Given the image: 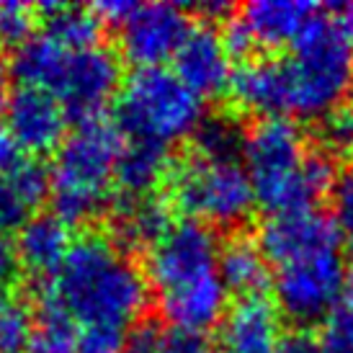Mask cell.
Instances as JSON below:
<instances>
[{
	"mask_svg": "<svg viewBox=\"0 0 353 353\" xmlns=\"http://www.w3.org/2000/svg\"><path fill=\"white\" fill-rule=\"evenodd\" d=\"M134 6H137V3H127V0H103V3L90 6V10L96 13V19H99L101 23H117V26H121Z\"/></svg>",
	"mask_w": 353,
	"mask_h": 353,
	"instance_id": "cell-34",
	"label": "cell"
},
{
	"mask_svg": "<svg viewBox=\"0 0 353 353\" xmlns=\"http://www.w3.org/2000/svg\"><path fill=\"white\" fill-rule=\"evenodd\" d=\"M191 29V16L176 3L134 6L119 26L121 54L137 68H163V62L176 57Z\"/></svg>",
	"mask_w": 353,
	"mask_h": 353,
	"instance_id": "cell-11",
	"label": "cell"
},
{
	"mask_svg": "<svg viewBox=\"0 0 353 353\" xmlns=\"http://www.w3.org/2000/svg\"><path fill=\"white\" fill-rule=\"evenodd\" d=\"M219 276L227 292L240 299H255L271 286V263L258 240L235 235L219 248Z\"/></svg>",
	"mask_w": 353,
	"mask_h": 353,
	"instance_id": "cell-18",
	"label": "cell"
},
{
	"mask_svg": "<svg viewBox=\"0 0 353 353\" xmlns=\"http://www.w3.org/2000/svg\"><path fill=\"white\" fill-rule=\"evenodd\" d=\"M170 201L186 219L206 227H235L255 204L243 160H209L196 152L176 160L168 173Z\"/></svg>",
	"mask_w": 353,
	"mask_h": 353,
	"instance_id": "cell-9",
	"label": "cell"
},
{
	"mask_svg": "<svg viewBox=\"0 0 353 353\" xmlns=\"http://www.w3.org/2000/svg\"><path fill=\"white\" fill-rule=\"evenodd\" d=\"M276 353H320V343L307 327H294L289 333H281Z\"/></svg>",
	"mask_w": 353,
	"mask_h": 353,
	"instance_id": "cell-33",
	"label": "cell"
},
{
	"mask_svg": "<svg viewBox=\"0 0 353 353\" xmlns=\"http://www.w3.org/2000/svg\"><path fill=\"white\" fill-rule=\"evenodd\" d=\"M320 353H353V299H345L323 320Z\"/></svg>",
	"mask_w": 353,
	"mask_h": 353,
	"instance_id": "cell-27",
	"label": "cell"
},
{
	"mask_svg": "<svg viewBox=\"0 0 353 353\" xmlns=\"http://www.w3.org/2000/svg\"><path fill=\"white\" fill-rule=\"evenodd\" d=\"M10 72L26 88H39L65 108L68 119L88 121L121 90V62L114 52L99 44L88 50H72L52 39L44 31H34L13 52Z\"/></svg>",
	"mask_w": 353,
	"mask_h": 353,
	"instance_id": "cell-5",
	"label": "cell"
},
{
	"mask_svg": "<svg viewBox=\"0 0 353 353\" xmlns=\"http://www.w3.org/2000/svg\"><path fill=\"white\" fill-rule=\"evenodd\" d=\"M320 150L327 155H351L353 152V103L333 108L320 119Z\"/></svg>",
	"mask_w": 353,
	"mask_h": 353,
	"instance_id": "cell-25",
	"label": "cell"
},
{
	"mask_svg": "<svg viewBox=\"0 0 353 353\" xmlns=\"http://www.w3.org/2000/svg\"><path fill=\"white\" fill-rule=\"evenodd\" d=\"M258 245L268 258L276 307L299 325L325 320L345 294L343 240L330 216L312 212L271 214Z\"/></svg>",
	"mask_w": 353,
	"mask_h": 353,
	"instance_id": "cell-1",
	"label": "cell"
},
{
	"mask_svg": "<svg viewBox=\"0 0 353 353\" xmlns=\"http://www.w3.org/2000/svg\"><path fill=\"white\" fill-rule=\"evenodd\" d=\"M29 160H34V157L26 155L19 142L10 137L8 129L0 124V173H13V170L26 165Z\"/></svg>",
	"mask_w": 353,
	"mask_h": 353,
	"instance_id": "cell-32",
	"label": "cell"
},
{
	"mask_svg": "<svg viewBox=\"0 0 353 353\" xmlns=\"http://www.w3.org/2000/svg\"><path fill=\"white\" fill-rule=\"evenodd\" d=\"M338 26L343 29L345 39L353 44V3H343V6H338Z\"/></svg>",
	"mask_w": 353,
	"mask_h": 353,
	"instance_id": "cell-36",
	"label": "cell"
},
{
	"mask_svg": "<svg viewBox=\"0 0 353 353\" xmlns=\"http://www.w3.org/2000/svg\"><path fill=\"white\" fill-rule=\"evenodd\" d=\"M173 225L170 209L157 196H117L114 201V243L121 250L155 245Z\"/></svg>",
	"mask_w": 353,
	"mask_h": 353,
	"instance_id": "cell-17",
	"label": "cell"
},
{
	"mask_svg": "<svg viewBox=\"0 0 353 353\" xmlns=\"http://www.w3.org/2000/svg\"><path fill=\"white\" fill-rule=\"evenodd\" d=\"M47 196L50 173L37 160L13 173H0V235L8 237V232L21 230Z\"/></svg>",
	"mask_w": 353,
	"mask_h": 353,
	"instance_id": "cell-19",
	"label": "cell"
},
{
	"mask_svg": "<svg viewBox=\"0 0 353 353\" xmlns=\"http://www.w3.org/2000/svg\"><path fill=\"white\" fill-rule=\"evenodd\" d=\"M41 299L57 304L78 327L127 330L150 299L145 271L127 250L101 235L75 240L65 263L44 281Z\"/></svg>",
	"mask_w": 353,
	"mask_h": 353,
	"instance_id": "cell-2",
	"label": "cell"
},
{
	"mask_svg": "<svg viewBox=\"0 0 353 353\" xmlns=\"http://www.w3.org/2000/svg\"><path fill=\"white\" fill-rule=\"evenodd\" d=\"M21 276V261L16 253V243H10L8 237L0 235V299L13 292V286L19 284Z\"/></svg>",
	"mask_w": 353,
	"mask_h": 353,
	"instance_id": "cell-31",
	"label": "cell"
},
{
	"mask_svg": "<svg viewBox=\"0 0 353 353\" xmlns=\"http://www.w3.org/2000/svg\"><path fill=\"white\" fill-rule=\"evenodd\" d=\"M230 57L232 54L227 52L222 34H216L212 26H194L173 57V72L204 101L230 88Z\"/></svg>",
	"mask_w": 353,
	"mask_h": 353,
	"instance_id": "cell-13",
	"label": "cell"
},
{
	"mask_svg": "<svg viewBox=\"0 0 353 353\" xmlns=\"http://www.w3.org/2000/svg\"><path fill=\"white\" fill-rule=\"evenodd\" d=\"M8 85H10V68L8 62L3 59V54H0V111L8 103V96H10Z\"/></svg>",
	"mask_w": 353,
	"mask_h": 353,
	"instance_id": "cell-37",
	"label": "cell"
},
{
	"mask_svg": "<svg viewBox=\"0 0 353 353\" xmlns=\"http://www.w3.org/2000/svg\"><path fill=\"white\" fill-rule=\"evenodd\" d=\"M72 230L54 214H34L19 230L16 253L21 265L31 271L37 279L50 281L57 268L65 263L72 248Z\"/></svg>",
	"mask_w": 353,
	"mask_h": 353,
	"instance_id": "cell-16",
	"label": "cell"
},
{
	"mask_svg": "<svg viewBox=\"0 0 353 353\" xmlns=\"http://www.w3.org/2000/svg\"><path fill=\"white\" fill-rule=\"evenodd\" d=\"M152 353H214V348L209 345L204 335L183 333V330H160Z\"/></svg>",
	"mask_w": 353,
	"mask_h": 353,
	"instance_id": "cell-30",
	"label": "cell"
},
{
	"mask_svg": "<svg viewBox=\"0 0 353 353\" xmlns=\"http://www.w3.org/2000/svg\"><path fill=\"white\" fill-rule=\"evenodd\" d=\"M37 330V314L26 299L8 294L0 299V353H26Z\"/></svg>",
	"mask_w": 353,
	"mask_h": 353,
	"instance_id": "cell-24",
	"label": "cell"
},
{
	"mask_svg": "<svg viewBox=\"0 0 353 353\" xmlns=\"http://www.w3.org/2000/svg\"><path fill=\"white\" fill-rule=\"evenodd\" d=\"M204 101L168 68H137L117 96V127L127 139L170 148L194 137Z\"/></svg>",
	"mask_w": 353,
	"mask_h": 353,
	"instance_id": "cell-8",
	"label": "cell"
},
{
	"mask_svg": "<svg viewBox=\"0 0 353 353\" xmlns=\"http://www.w3.org/2000/svg\"><path fill=\"white\" fill-rule=\"evenodd\" d=\"M150 292L173 330L204 335L225 320L227 292L219 276V243L212 227L183 219L148 250Z\"/></svg>",
	"mask_w": 353,
	"mask_h": 353,
	"instance_id": "cell-3",
	"label": "cell"
},
{
	"mask_svg": "<svg viewBox=\"0 0 353 353\" xmlns=\"http://www.w3.org/2000/svg\"><path fill=\"white\" fill-rule=\"evenodd\" d=\"M320 13L323 6L304 0H255L227 19L222 39L230 54L248 59L253 50L292 47Z\"/></svg>",
	"mask_w": 353,
	"mask_h": 353,
	"instance_id": "cell-10",
	"label": "cell"
},
{
	"mask_svg": "<svg viewBox=\"0 0 353 353\" xmlns=\"http://www.w3.org/2000/svg\"><path fill=\"white\" fill-rule=\"evenodd\" d=\"M327 199H330V222L335 225L341 240L353 245V163L335 173Z\"/></svg>",
	"mask_w": 353,
	"mask_h": 353,
	"instance_id": "cell-26",
	"label": "cell"
},
{
	"mask_svg": "<svg viewBox=\"0 0 353 353\" xmlns=\"http://www.w3.org/2000/svg\"><path fill=\"white\" fill-rule=\"evenodd\" d=\"M124 134L103 117L78 121L62 139L50 170L52 214L65 225H83L106 209Z\"/></svg>",
	"mask_w": 353,
	"mask_h": 353,
	"instance_id": "cell-6",
	"label": "cell"
},
{
	"mask_svg": "<svg viewBox=\"0 0 353 353\" xmlns=\"http://www.w3.org/2000/svg\"><path fill=\"white\" fill-rule=\"evenodd\" d=\"M170 165V152L163 145L124 139L114 173L119 196H152V191L168 181Z\"/></svg>",
	"mask_w": 353,
	"mask_h": 353,
	"instance_id": "cell-20",
	"label": "cell"
},
{
	"mask_svg": "<svg viewBox=\"0 0 353 353\" xmlns=\"http://www.w3.org/2000/svg\"><path fill=\"white\" fill-rule=\"evenodd\" d=\"M127 330L114 327H78L75 353H121L127 345Z\"/></svg>",
	"mask_w": 353,
	"mask_h": 353,
	"instance_id": "cell-29",
	"label": "cell"
},
{
	"mask_svg": "<svg viewBox=\"0 0 353 353\" xmlns=\"http://www.w3.org/2000/svg\"><path fill=\"white\" fill-rule=\"evenodd\" d=\"M3 114V127L8 129L10 137L19 142L29 157L54 152L62 145V139L68 137L65 108L59 106L57 99L39 88H16L8 96Z\"/></svg>",
	"mask_w": 353,
	"mask_h": 353,
	"instance_id": "cell-12",
	"label": "cell"
},
{
	"mask_svg": "<svg viewBox=\"0 0 353 353\" xmlns=\"http://www.w3.org/2000/svg\"><path fill=\"white\" fill-rule=\"evenodd\" d=\"M194 10H196L199 16H204L206 21H227V16L232 13V6L222 3V0H214V3H199V6H194Z\"/></svg>",
	"mask_w": 353,
	"mask_h": 353,
	"instance_id": "cell-35",
	"label": "cell"
},
{
	"mask_svg": "<svg viewBox=\"0 0 353 353\" xmlns=\"http://www.w3.org/2000/svg\"><path fill=\"white\" fill-rule=\"evenodd\" d=\"M279 338L276 304L265 296L240 299L219 323L214 353H276Z\"/></svg>",
	"mask_w": 353,
	"mask_h": 353,
	"instance_id": "cell-14",
	"label": "cell"
},
{
	"mask_svg": "<svg viewBox=\"0 0 353 353\" xmlns=\"http://www.w3.org/2000/svg\"><path fill=\"white\" fill-rule=\"evenodd\" d=\"M37 13L41 16L44 34L57 39L65 47L72 50H88L101 44V23L90 8L78 6H59V3H44L37 6Z\"/></svg>",
	"mask_w": 353,
	"mask_h": 353,
	"instance_id": "cell-21",
	"label": "cell"
},
{
	"mask_svg": "<svg viewBox=\"0 0 353 353\" xmlns=\"http://www.w3.org/2000/svg\"><path fill=\"white\" fill-rule=\"evenodd\" d=\"M230 96L243 111L268 117H286L281 57H248L232 72Z\"/></svg>",
	"mask_w": 353,
	"mask_h": 353,
	"instance_id": "cell-15",
	"label": "cell"
},
{
	"mask_svg": "<svg viewBox=\"0 0 353 353\" xmlns=\"http://www.w3.org/2000/svg\"><path fill=\"white\" fill-rule=\"evenodd\" d=\"M245 129L237 124V119L219 114V117H204L194 132V148L196 152L209 160H243V148H245Z\"/></svg>",
	"mask_w": 353,
	"mask_h": 353,
	"instance_id": "cell-22",
	"label": "cell"
},
{
	"mask_svg": "<svg viewBox=\"0 0 353 353\" xmlns=\"http://www.w3.org/2000/svg\"><path fill=\"white\" fill-rule=\"evenodd\" d=\"M243 168L255 201L271 214L312 212L335 181L333 157L310 148L299 124L286 117L261 119L248 129Z\"/></svg>",
	"mask_w": 353,
	"mask_h": 353,
	"instance_id": "cell-4",
	"label": "cell"
},
{
	"mask_svg": "<svg viewBox=\"0 0 353 353\" xmlns=\"http://www.w3.org/2000/svg\"><path fill=\"white\" fill-rule=\"evenodd\" d=\"M0 8H3V3H0Z\"/></svg>",
	"mask_w": 353,
	"mask_h": 353,
	"instance_id": "cell-39",
	"label": "cell"
},
{
	"mask_svg": "<svg viewBox=\"0 0 353 353\" xmlns=\"http://www.w3.org/2000/svg\"><path fill=\"white\" fill-rule=\"evenodd\" d=\"M75 341H78V325L57 304L41 299L37 330L26 353H75Z\"/></svg>",
	"mask_w": 353,
	"mask_h": 353,
	"instance_id": "cell-23",
	"label": "cell"
},
{
	"mask_svg": "<svg viewBox=\"0 0 353 353\" xmlns=\"http://www.w3.org/2000/svg\"><path fill=\"white\" fill-rule=\"evenodd\" d=\"M37 6L26 3H3L0 8V41L10 47H21L34 34Z\"/></svg>",
	"mask_w": 353,
	"mask_h": 353,
	"instance_id": "cell-28",
	"label": "cell"
},
{
	"mask_svg": "<svg viewBox=\"0 0 353 353\" xmlns=\"http://www.w3.org/2000/svg\"><path fill=\"white\" fill-rule=\"evenodd\" d=\"M286 119H323L353 93V44L335 19L317 16L281 57Z\"/></svg>",
	"mask_w": 353,
	"mask_h": 353,
	"instance_id": "cell-7",
	"label": "cell"
},
{
	"mask_svg": "<svg viewBox=\"0 0 353 353\" xmlns=\"http://www.w3.org/2000/svg\"><path fill=\"white\" fill-rule=\"evenodd\" d=\"M345 299H353V255L345 261Z\"/></svg>",
	"mask_w": 353,
	"mask_h": 353,
	"instance_id": "cell-38",
	"label": "cell"
}]
</instances>
